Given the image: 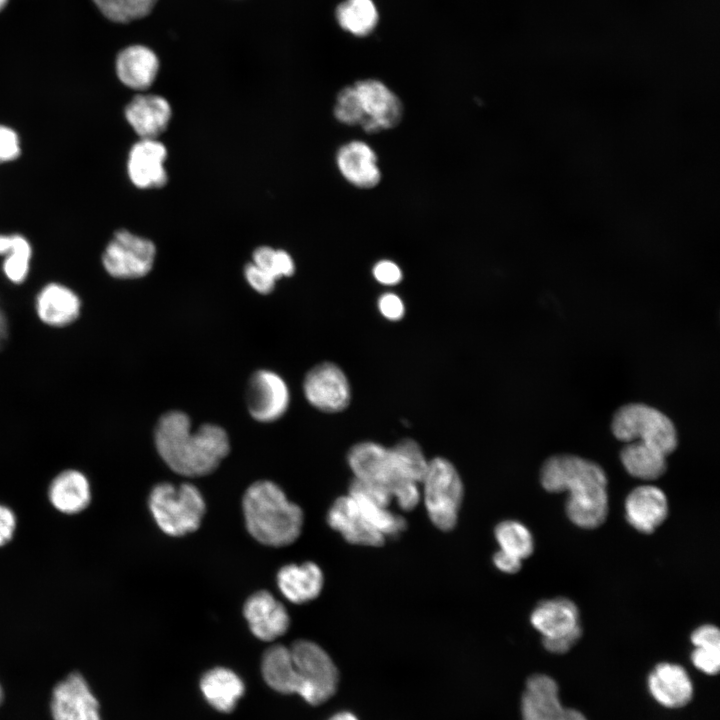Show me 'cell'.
Returning a JSON list of instances; mask_svg holds the SVG:
<instances>
[{
	"mask_svg": "<svg viewBox=\"0 0 720 720\" xmlns=\"http://www.w3.org/2000/svg\"><path fill=\"white\" fill-rule=\"evenodd\" d=\"M190 426V419L183 412L163 414L154 431L156 449L177 474L186 477L210 474L229 453L228 435L213 424H204L195 431Z\"/></svg>",
	"mask_w": 720,
	"mask_h": 720,
	"instance_id": "6da1fadb",
	"label": "cell"
},
{
	"mask_svg": "<svg viewBox=\"0 0 720 720\" xmlns=\"http://www.w3.org/2000/svg\"><path fill=\"white\" fill-rule=\"evenodd\" d=\"M372 274L377 282L382 285L392 286L402 280V270L393 261L383 259L375 263Z\"/></svg>",
	"mask_w": 720,
	"mask_h": 720,
	"instance_id": "f35d334b",
	"label": "cell"
},
{
	"mask_svg": "<svg viewBox=\"0 0 720 720\" xmlns=\"http://www.w3.org/2000/svg\"><path fill=\"white\" fill-rule=\"evenodd\" d=\"M378 309L382 316L391 321L400 320L405 307L402 299L394 293H385L378 300Z\"/></svg>",
	"mask_w": 720,
	"mask_h": 720,
	"instance_id": "60d3db41",
	"label": "cell"
},
{
	"mask_svg": "<svg viewBox=\"0 0 720 720\" xmlns=\"http://www.w3.org/2000/svg\"><path fill=\"white\" fill-rule=\"evenodd\" d=\"M347 461L354 479L386 490L401 509L410 511L418 505L419 484L402 475L390 448L375 442H361L351 447Z\"/></svg>",
	"mask_w": 720,
	"mask_h": 720,
	"instance_id": "277c9868",
	"label": "cell"
},
{
	"mask_svg": "<svg viewBox=\"0 0 720 720\" xmlns=\"http://www.w3.org/2000/svg\"><path fill=\"white\" fill-rule=\"evenodd\" d=\"M8 0H0V11L6 6Z\"/></svg>",
	"mask_w": 720,
	"mask_h": 720,
	"instance_id": "7dc6e473",
	"label": "cell"
},
{
	"mask_svg": "<svg viewBox=\"0 0 720 720\" xmlns=\"http://www.w3.org/2000/svg\"><path fill=\"white\" fill-rule=\"evenodd\" d=\"M166 147L157 139H140L128 157V174L132 183L142 189L160 188L167 183L164 167Z\"/></svg>",
	"mask_w": 720,
	"mask_h": 720,
	"instance_id": "ac0fdd59",
	"label": "cell"
},
{
	"mask_svg": "<svg viewBox=\"0 0 720 720\" xmlns=\"http://www.w3.org/2000/svg\"><path fill=\"white\" fill-rule=\"evenodd\" d=\"M333 114L337 121L347 126H357L363 121L365 116L353 84L338 92Z\"/></svg>",
	"mask_w": 720,
	"mask_h": 720,
	"instance_id": "d590c367",
	"label": "cell"
},
{
	"mask_svg": "<svg viewBox=\"0 0 720 720\" xmlns=\"http://www.w3.org/2000/svg\"><path fill=\"white\" fill-rule=\"evenodd\" d=\"M648 683L653 697L665 707L679 708L692 698V683L686 671L679 665H657L649 675Z\"/></svg>",
	"mask_w": 720,
	"mask_h": 720,
	"instance_id": "484cf974",
	"label": "cell"
},
{
	"mask_svg": "<svg viewBox=\"0 0 720 720\" xmlns=\"http://www.w3.org/2000/svg\"><path fill=\"white\" fill-rule=\"evenodd\" d=\"M49 711L53 720H102L99 701L78 671L70 672L55 684Z\"/></svg>",
	"mask_w": 720,
	"mask_h": 720,
	"instance_id": "30bf717a",
	"label": "cell"
},
{
	"mask_svg": "<svg viewBox=\"0 0 720 720\" xmlns=\"http://www.w3.org/2000/svg\"><path fill=\"white\" fill-rule=\"evenodd\" d=\"M17 528V517L7 505L0 503V547L8 544L14 537Z\"/></svg>",
	"mask_w": 720,
	"mask_h": 720,
	"instance_id": "b9f144b4",
	"label": "cell"
},
{
	"mask_svg": "<svg viewBox=\"0 0 720 720\" xmlns=\"http://www.w3.org/2000/svg\"><path fill=\"white\" fill-rule=\"evenodd\" d=\"M495 538L500 550L521 560L529 557L534 548L530 531L518 521L506 520L495 527Z\"/></svg>",
	"mask_w": 720,
	"mask_h": 720,
	"instance_id": "1f68e13d",
	"label": "cell"
},
{
	"mask_svg": "<svg viewBox=\"0 0 720 720\" xmlns=\"http://www.w3.org/2000/svg\"><path fill=\"white\" fill-rule=\"evenodd\" d=\"M242 509L248 532L264 545L286 546L301 533L302 509L271 481L261 480L250 485L243 495Z\"/></svg>",
	"mask_w": 720,
	"mask_h": 720,
	"instance_id": "3957f363",
	"label": "cell"
},
{
	"mask_svg": "<svg viewBox=\"0 0 720 720\" xmlns=\"http://www.w3.org/2000/svg\"><path fill=\"white\" fill-rule=\"evenodd\" d=\"M328 720H358V718L349 711H340L333 714Z\"/></svg>",
	"mask_w": 720,
	"mask_h": 720,
	"instance_id": "f6af8a7d",
	"label": "cell"
},
{
	"mask_svg": "<svg viewBox=\"0 0 720 720\" xmlns=\"http://www.w3.org/2000/svg\"><path fill=\"white\" fill-rule=\"evenodd\" d=\"M390 450L402 475L420 484L426 473L428 460L419 444L412 439H403Z\"/></svg>",
	"mask_w": 720,
	"mask_h": 720,
	"instance_id": "d6a6232c",
	"label": "cell"
},
{
	"mask_svg": "<svg viewBox=\"0 0 720 720\" xmlns=\"http://www.w3.org/2000/svg\"><path fill=\"white\" fill-rule=\"evenodd\" d=\"M81 306L76 292L56 282L43 286L34 301L38 319L53 328L66 327L76 321L80 316Z\"/></svg>",
	"mask_w": 720,
	"mask_h": 720,
	"instance_id": "ffe728a7",
	"label": "cell"
},
{
	"mask_svg": "<svg viewBox=\"0 0 720 720\" xmlns=\"http://www.w3.org/2000/svg\"><path fill=\"white\" fill-rule=\"evenodd\" d=\"M243 615L253 635L262 641L282 636L290 624L285 606L264 590L255 592L246 600Z\"/></svg>",
	"mask_w": 720,
	"mask_h": 720,
	"instance_id": "9a60e30c",
	"label": "cell"
},
{
	"mask_svg": "<svg viewBox=\"0 0 720 720\" xmlns=\"http://www.w3.org/2000/svg\"><path fill=\"white\" fill-rule=\"evenodd\" d=\"M171 115L169 102L154 94L137 95L125 108L128 123L141 139H157L166 130Z\"/></svg>",
	"mask_w": 720,
	"mask_h": 720,
	"instance_id": "603a6c76",
	"label": "cell"
},
{
	"mask_svg": "<svg viewBox=\"0 0 720 720\" xmlns=\"http://www.w3.org/2000/svg\"><path fill=\"white\" fill-rule=\"evenodd\" d=\"M47 496L58 512L68 515L81 513L91 503L90 481L80 470L65 469L51 480Z\"/></svg>",
	"mask_w": 720,
	"mask_h": 720,
	"instance_id": "7402d4cb",
	"label": "cell"
},
{
	"mask_svg": "<svg viewBox=\"0 0 720 720\" xmlns=\"http://www.w3.org/2000/svg\"><path fill=\"white\" fill-rule=\"evenodd\" d=\"M531 623L543 640L581 636L577 606L567 598H554L538 604L533 610Z\"/></svg>",
	"mask_w": 720,
	"mask_h": 720,
	"instance_id": "d6986e66",
	"label": "cell"
},
{
	"mask_svg": "<svg viewBox=\"0 0 720 720\" xmlns=\"http://www.w3.org/2000/svg\"><path fill=\"white\" fill-rule=\"evenodd\" d=\"M523 720H587L583 714L562 706L556 682L546 675H533L522 696Z\"/></svg>",
	"mask_w": 720,
	"mask_h": 720,
	"instance_id": "5bb4252c",
	"label": "cell"
},
{
	"mask_svg": "<svg viewBox=\"0 0 720 720\" xmlns=\"http://www.w3.org/2000/svg\"><path fill=\"white\" fill-rule=\"evenodd\" d=\"M691 641L695 647L703 645L720 646V633L718 628L713 625H702L692 633Z\"/></svg>",
	"mask_w": 720,
	"mask_h": 720,
	"instance_id": "7bdbcfd3",
	"label": "cell"
},
{
	"mask_svg": "<svg viewBox=\"0 0 720 720\" xmlns=\"http://www.w3.org/2000/svg\"><path fill=\"white\" fill-rule=\"evenodd\" d=\"M626 519L639 532L652 533L668 514V501L658 487L642 485L633 489L625 500Z\"/></svg>",
	"mask_w": 720,
	"mask_h": 720,
	"instance_id": "44dd1931",
	"label": "cell"
},
{
	"mask_svg": "<svg viewBox=\"0 0 720 720\" xmlns=\"http://www.w3.org/2000/svg\"><path fill=\"white\" fill-rule=\"evenodd\" d=\"M336 164L342 177L357 188L371 189L381 181L377 154L364 141L343 144L336 153Z\"/></svg>",
	"mask_w": 720,
	"mask_h": 720,
	"instance_id": "e0dca14e",
	"label": "cell"
},
{
	"mask_svg": "<svg viewBox=\"0 0 720 720\" xmlns=\"http://www.w3.org/2000/svg\"><path fill=\"white\" fill-rule=\"evenodd\" d=\"M423 484L424 504L429 519L442 531L453 529L463 499V483L453 464L445 458L428 461Z\"/></svg>",
	"mask_w": 720,
	"mask_h": 720,
	"instance_id": "ba28073f",
	"label": "cell"
},
{
	"mask_svg": "<svg viewBox=\"0 0 720 720\" xmlns=\"http://www.w3.org/2000/svg\"><path fill=\"white\" fill-rule=\"evenodd\" d=\"M0 256L5 277L14 284L25 281L30 270L32 249L26 238L19 234H0Z\"/></svg>",
	"mask_w": 720,
	"mask_h": 720,
	"instance_id": "f1b7e54d",
	"label": "cell"
},
{
	"mask_svg": "<svg viewBox=\"0 0 720 720\" xmlns=\"http://www.w3.org/2000/svg\"><path fill=\"white\" fill-rule=\"evenodd\" d=\"M327 523L350 544L377 547L385 542V537L367 521L349 494L333 502Z\"/></svg>",
	"mask_w": 720,
	"mask_h": 720,
	"instance_id": "2e32d148",
	"label": "cell"
},
{
	"mask_svg": "<svg viewBox=\"0 0 720 720\" xmlns=\"http://www.w3.org/2000/svg\"><path fill=\"white\" fill-rule=\"evenodd\" d=\"M620 459L630 475L643 480L657 479L666 470V456L641 441L628 442Z\"/></svg>",
	"mask_w": 720,
	"mask_h": 720,
	"instance_id": "83f0119b",
	"label": "cell"
},
{
	"mask_svg": "<svg viewBox=\"0 0 720 720\" xmlns=\"http://www.w3.org/2000/svg\"><path fill=\"white\" fill-rule=\"evenodd\" d=\"M252 258V262L257 267L275 280L281 277H289L295 272L294 261L285 250L261 246L254 250Z\"/></svg>",
	"mask_w": 720,
	"mask_h": 720,
	"instance_id": "e575fe53",
	"label": "cell"
},
{
	"mask_svg": "<svg viewBox=\"0 0 720 720\" xmlns=\"http://www.w3.org/2000/svg\"><path fill=\"white\" fill-rule=\"evenodd\" d=\"M246 395L248 410L259 422L279 419L289 405L285 381L269 370H258L250 377Z\"/></svg>",
	"mask_w": 720,
	"mask_h": 720,
	"instance_id": "4fadbf2b",
	"label": "cell"
},
{
	"mask_svg": "<svg viewBox=\"0 0 720 720\" xmlns=\"http://www.w3.org/2000/svg\"><path fill=\"white\" fill-rule=\"evenodd\" d=\"M93 2L107 19L127 23L147 16L157 0H93Z\"/></svg>",
	"mask_w": 720,
	"mask_h": 720,
	"instance_id": "836d02e7",
	"label": "cell"
},
{
	"mask_svg": "<svg viewBox=\"0 0 720 720\" xmlns=\"http://www.w3.org/2000/svg\"><path fill=\"white\" fill-rule=\"evenodd\" d=\"M158 70L157 55L144 45L128 46L116 58V73L119 80L134 90L149 88L153 84Z\"/></svg>",
	"mask_w": 720,
	"mask_h": 720,
	"instance_id": "d4e9b609",
	"label": "cell"
},
{
	"mask_svg": "<svg viewBox=\"0 0 720 720\" xmlns=\"http://www.w3.org/2000/svg\"><path fill=\"white\" fill-rule=\"evenodd\" d=\"M611 430L620 441H641L666 457L678 444L677 431L671 419L644 403H629L617 409Z\"/></svg>",
	"mask_w": 720,
	"mask_h": 720,
	"instance_id": "52a82bcc",
	"label": "cell"
},
{
	"mask_svg": "<svg viewBox=\"0 0 720 720\" xmlns=\"http://www.w3.org/2000/svg\"><path fill=\"white\" fill-rule=\"evenodd\" d=\"M303 388L308 402L324 412L342 411L351 401V388L345 373L330 362L314 366L306 374Z\"/></svg>",
	"mask_w": 720,
	"mask_h": 720,
	"instance_id": "7c38bea8",
	"label": "cell"
},
{
	"mask_svg": "<svg viewBox=\"0 0 720 720\" xmlns=\"http://www.w3.org/2000/svg\"><path fill=\"white\" fill-rule=\"evenodd\" d=\"M20 154V142L17 133L7 126L0 125V163L16 159Z\"/></svg>",
	"mask_w": 720,
	"mask_h": 720,
	"instance_id": "ab89813d",
	"label": "cell"
},
{
	"mask_svg": "<svg viewBox=\"0 0 720 720\" xmlns=\"http://www.w3.org/2000/svg\"><path fill=\"white\" fill-rule=\"evenodd\" d=\"M207 702L216 710L231 712L245 691L241 678L232 670L215 667L207 671L200 681Z\"/></svg>",
	"mask_w": 720,
	"mask_h": 720,
	"instance_id": "4316f807",
	"label": "cell"
},
{
	"mask_svg": "<svg viewBox=\"0 0 720 720\" xmlns=\"http://www.w3.org/2000/svg\"><path fill=\"white\" fill-rule=\"evenodd\" d=\"M4 698H5V693H4L3 686H2V684H1V682H0V707H1L2 703H3V701H4Z\"/></svg>",
	"mask_w": 720,
	"mask_h": 720,
	"instance_id": "bcb514c9",
	"label": "cell"
},
{
	"mask_svg": "<svg viewBox=\"0 0 720 720\" xmlns=\"http://www.w3.org/2000/svg\"><path fill=\"white\" fill-rule=\"evenodd\" d=\"M336 19L344 30L365 36L375 28L378 12L372 0H345L336 9Z\"/></svg>",
	"mask_w": 720,
	"mask_h": 720,
	"instance_id": "f546056e",
	"label": "cell"
},
{
	"mask_svg": "<svg viewBox=\"0 0 720 720\" xmlns=\"http://www.w3.org/2000/svg\"><path fill=\"white\" fill-rule=\"evenodd\" d=\"M244 275L249 285L260 294H269L274 289L276 280L253 262L246 264Z\"/></svg>",
	"mask_w": 720,
	"mask_h": 720,
	"instance_id": "74e56055",
	"label": "cell"
},
{
	"mask_svg": "<svg viewBox=\"0 0 720 720\" xmlns=\"http://www.w3.org/2000/svg\"><path fill=\"white\" fill-rule=\"evenodd\" d=\"M295 693L311 705H320L337 691L339 672L328 653L308 640L289 647Z\"/></svg>",
	"mask_w": 720,
	"mask_h": 720,
	"instance_id": "8992f818",
	"label": "cell"
},
{
	"mask_svg": "<svg viewBox=\"0 0 720 720\" xmlns=\"http://www.w3.org/2000/svg\"><path fill=\"white\" fill-rule=\"evenodd\" d=\"M148 506L158 527L174 537L197 530L206 511L201 492L191 483H158L149 494Z\"/></svg>",
	"mask_w": 720,
	"mask_h": 720,
	"instance_id": "5b68a950",
	"label": "cell"
},
{
	"mask_svg": "<svg viewBox=\"0 0 720 720\" xmlns=\"http://www.w3.org/2000/svg\"><path fill=\"white\" fill-rule=\"evenodd\" d=\"M155 255L152 241L128 230H119L106 246L102 263L106 272L114 278L136 279L150 272Z\"/></svg>",
	"mask_w": 720,
	"mask_h": 720,
	"instance_id": "9c48e42d",
	"label": "cell"
},
{
	"mask_svg": "<svg viewBox=\"0 0 720 720\" xmlns=\"http://www.w3.org/2000/svg\"><path fill=\"white\" fill-rule=\"evenodd\" d=\"M348 494L355 500L367 521L385 538L398 536L406 529L405 519L391 512L388 507L358 493L349 492Z\"/></svg>",
	"mask_w": 720,
	"mask_h": 720,
	"instance_id": "4dcf8cb0",
	"label": "cell"
},
{
	"mask_svg": "<svg viewBox=\"0 0 720 720\" xmlns=\"http://www.w3.org/2000/svg\"><path fill=\"white\" fill-rule=\"evenodd\" d=\"M691 659L695 667L706 674H716L720 667V646H696Z\"/></svg>",
	"mask_w": 720,
	"mask_h": 720,
	"instance_id": "8d00e7d4",
	"label": "cell"
},
{
	"mask_svg": "<svg viewBox=\"0 0 720 720\" xmlns=\"http://www.w3.org/2000/svg\"><path fill=\"white\" fill-rule=\"evenodd\" d=\"M276 580L282 595L294 604L314 600L321 593L324 584L322 570L310 561L281 567Z\"/></svg>",
	"mask_w": 720,
	"mask_h": 720,
	"instance_id": "cb8c5ba5",
	"label": "cell"
},
{
	"mask_svg": "<svg viewBox=\"0 0 720 720\" xmlns=\"http://www.w3.org/2000/svg\"><path fill=\"white\" fill-rule=\"evenodd\" d=\"M540 481L549 492H568L566 512L575 525L593 529L605 521L607 477L598 464L575 455H555L544 462Z\"/></svg>",
	"mask_w": 720,
	"mask_h": 720,
	"instance_id": "7a4b0ae2",
	"label": "cell"
},
{
	"mask_svg": "<svg viewBox=\"0 0 720 720\" xmlns=\"http://www.w3.org/2000/svg\"><path fill=\"white\" fill-rule=\"evenodd\" d=\"M521 561V559L502 550L497 551L493 556V563L496 568L509 574L516 573L520 570Z\"/></svg>",
	"mask_w": 720,
	"mask_h": 720,
	"instance_id": "ee69618b",
	"label": "cell"
},
{
	"mask_svg": "<svg viewBox=\"0 0 720 720\" xmlns=\"http://www.w3.org/2000/svg\"><path fill=\"white\" fill-rule=\"evenodd\" d=\"M364 119L359 126L368 134L397 127L403 116L400 98L383 82L364 79L353 84Z\"/></svg>",
	"mask_w": 720,
	"mask_h": 720,
	"instance_id": "8fae6325",
	"label": "cell"
}]
</instances>
